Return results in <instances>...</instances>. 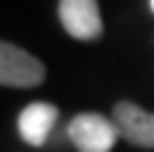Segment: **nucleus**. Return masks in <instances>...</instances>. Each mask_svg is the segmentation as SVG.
<instances>
[{"label":"nucleus","instance_id":"nucleus-1","mask_svg":"<svg viewBox=\"0 0 154 152\" xmlns=\"http://www.w3.org/2000/svg\"><path fill=\"white\" fill-rule=\"evenodd\" d=\"M68 136L79 152H111L116 147V139H122L116 122L97 112L76 114L68 125Z\"/></svg>","mask_w":154,"mask_h":152},{"label":"nucleus","instance_id":"nucleus-2","mask_svg":"<svg viewBox=\"0 0 154 152\" xmlns=\"http://www.w3.org/2000/svg\"><path fill=\"white\" fill-rule=\"evenodd\" d=\"M46 79V68L38 57L19 49L16 44L0 41V84L3 87H38Z\"/></svg>","mask_w":154,"mask_h":152},{"label":"nucleus","instance_id":"nucleus-3","mask_svg":"<svg viewBox=\"0 0 154 152\" xmlns=\"http://www.w3.org/2000/svg\"><path fill=\"white\" fill-rule=\"evenodd\" d=\"M60 22L68 35L79 41H95L103 35V19L97 0H60Z\"/></svg>","mask_w":154,"mask_h":152},{"label":"nucleus","instance_id":"nucleus-4","mask_svg":"<svg viewBox=\"0 0 154 152\" xmlns=\"http://www.w3.org/2000/svg\"><path fill=\"white\" fill-rule=\"evenodd\" d=\"M114 122L119 136L133 147H154V112L141 109L133 101H119L114 106Z\"/></svg>","mask_w":154,"mask_h":152},{"label":"nucleus","instance_id":"nucleus-5","mask_svg":"<svg viewBox=\"0 0 154 152\" xmlns=\"http://www.w3.org/2000/svg\"><path fill=\"white\" fill-rule=\"evenodd\" d=\"M57 117H60L57 106L43 103V101L30 103V106H24V109H22V114H19V120H16L19 136H22L27 144L41 147V144H46V139H49V133H51V128H54Z\"/></svg>","mask_w":154,"mask_h":152},{"label":"nucleus","instance_id":"nucleus-6","mask_svg":"<svg viewBox=\"0 0 154 152\" xmlns=\"http://www.w3.org/2000/svg\"><path fill=\"white\" fill-rule=\"evenodd\" d=\"M152 11H154V0H152Z\"/></svg>","mask_w":154,"mask_h":152}]
</instances>
